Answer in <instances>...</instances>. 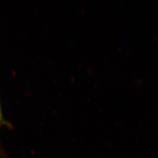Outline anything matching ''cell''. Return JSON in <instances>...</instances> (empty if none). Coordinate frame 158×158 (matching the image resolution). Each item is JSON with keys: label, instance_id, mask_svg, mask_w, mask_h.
Instances as JSON below:
<instances>
[{"label": "cell", "instance_id": "1", "mask_svg": "<svg viewBox=\"0 0 158 158\" xmlns=\"http://www.w3.org/2000/svg\"><path fill=\"white\" fill-rule=\"evenodd\" d=\"M3 127H7L9 128H11L12 125L11 123H10L6 119V118L4 117L3 113L2 111V106L1 103H0V129Z\"/></svg>", "mask_w": 158, "mask_h": 158}]
</instances>
